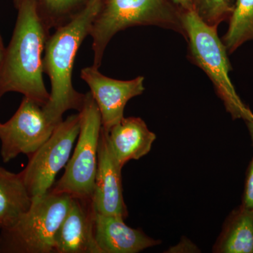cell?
Here are the masks:
<instances>
[{
  "instance_id": "6da1fadb",
  "label": "cell",
  "mask_w": 253,
  "mask_h": 253,
  "mask_svg": "<svg viewBox=\"0 0 253 253\" xmlns=\"http://www.w3.org/2000/svg\"><path fill=\"white\" fill-rule=\"evenodd\" d=\"M12 38L0 64V97L21 93L44 106L49 99L43 81L42 53L49 36L38 0H21Z\"/></svg>"
},
{
  "instance_id": "7a4b0ae2",
  "label": "cell",
  "mask_w": 253,
  "mask_h": 253,
  "mask_svg": "<svg viewBox=\"0 0 253 253\" xmlns=\"http://www.w3.org/2000/svg\"><path fill=\"white\" fill-rule=\"evenodd\" d=\"M102 0H89L86 6L66 24L49 36L42 57L43 71L49 76L51 90L42 109L51 122L58 125L69 110L83 109L85 94L74 89L72 75L75 59L82 43L89 36L91 23L99 12Z\"/></svg>"
},
{
  "instance_id": "3957f363",
  "label": "cell",
  "mask_w": 253,
  "mask_h": 253,
  "mask_svg": "<svg viewBox=\"0 0 253 253\" xmlns=\"http://www.w3.org/2000/svg\"><path fill=\"white\" fill-rule=\"evenodd\" d=\"M136 26H156L183 33L181 11L168 0H102L91 23L93 67L101 65L105 49L118 32Z\"/></svg>"
},
{
  "instance_id": "277c9868",
  "label": "cell",
  "mask_w": 253,
  "mask_h": 253,
  "mask_svg": "<svg viewBox=\"0 0 253 253\" xmlns=\"http://www.w3.org/2000/svg\"><path fill=\"white\" fill-rule=\"evenodd\" d=\"M183 34L189 42L191 59L207 74L233 119H246L251 110L233 85L227 50L217 34V26L204 22L194 10L181 11Z\"/></svg>"
},
{
  "instance_id": "5b68a950",
  "label": "cell",
  "mask_w": 253,
  "mask_h": 253,
  "mask_svg": "<svg viewBox=\"0 0 253 253\" xmlns=\"http://www.w3.org/2000/svg\"><path fill=\"white\" fill-rule=\"evenodd\" d=\"M71 199L69 195L51 191L33 199L29 211L1 230L0 253H54L55 237Z\"/></svg>"
},
{
  "instance_id": "8992f818",
  "label": "cell",
  "mask_w": 253,
  "mask_h": 253,
  "mask_svg": "<svg viewBox=\"0 0 253 253\" xmlns=\"http://www.w3.org/2000/svg\"><path fill=\"white\" fill-rule=\"evenodd\" d=\"M79 113L81 129L77 145L65 167L62 177L49 191L73 197L92 199L102 123L99 108L90 91L85 94L84 105Z\"/></svg>"
},
{
  "instance_id": "52a82bcc",
  "label": "cell",
  "mask_w": 253,
  "mask_h": 253,
  "mask_svg": "<svg viewBox=\"0 0 253 253\" xmlns=\"http://www.w3.org/2000/svg\"><path fill=\"white\" fill-rule=\"evenodd\" d=\"M81 129V115H71L55 128L49 139L33 154L21 172L32 199L45 195L55 177L66 167Z\"/></svg>"
},
{
  "instance_id": "ba28073f",
  "label": "cell",
  "mask_w": 253,
  "mask_h": 253,
  "mask_svg": "<svg viewBox=\"0 0 253 253\" xmlns=\"http://www.w3.org/2000/svg\"><path fill=\"white\" fill-rule=\"evenodd\" d=\"M57 125L48 119L42 106L24 96L7 122L0 123L1 156L4 163L19 154L30 156L50 137Z\"/></svg>"
},
{
  "instance_id": "9c48e42d",
  "label": "cell",
  "mask_w": 253,
  "mask_h": 253,
  "mask_svg": "<svg viewBox=\"0 0 253 253\" xmlns=\"http://www.w3.org/2000/svg\"><path fill=\"white\" fill-rule=\"evenodd\" d=\"M81 76L90 88L101 113L102 128L106 132L124 118L128 101L142 94L145 89L142 76L131 81H118L104 76L93 66L83 68Z\"/></svg>"
},
{
  "instance_id": "30bf717a",
  "label": "cell",
  "mask_w": 253,
  "mask_h": 253,
  "mask_svg": "<svg viewBox=\"0 0 253 253\" xmlns=\"http://www.w3.org/2000/svg\"><path fill=\"white\" fill-rule=\"evenodd\" d=\"M122 169L110 146L107 133L102 128L98 146L97 170L92 196L96 212L124 219L127 217L123 195Z\"/></svg>"
},
{
  "instance_id": "8fae6325",
  "label": "cell",
  "mask_w": 253,
  "mask_h": 253,
  "mask_svg": "<svg viewBox=\"0 0 253 253\" xmlns=\"http://www.w3.org/2000/svg\"><path fill=\"white\" fill-rule=\"evenodd\" d=\"M95 216L92 199L71 196L55 237L54 253H101L95 239Z\"/></svg>"
},
{
  "instance_id": "7c38bea8",
  "label": "cell",
  "mask_w": 253,
  "mask_h": 253,
  "mask_svg": "<svg viewBox=\"0 0 253 253\" xmlns=\"http://www.w3.org/2000/svg\"><path fill=\"white\" fill-rule=\"evenodd\" d=\"M124 219L96 212L95 239L101 253H137L161 244L141 229L126 225Z\"/></svg>"
},
{
  "instance_id": "4fadbf2b",
  "label": "cell",
  "mask_w": 253,
  "mask_h": 253,
  "mask_svg": "<svg viewBox=\"0 0 253 253\" xmlns=\"http://www.w3.org/2000/svg\"><path fill=\"white\" fill-rule=\"evenodd\" d=\"M106 133L110 146L122 168L128 161L149 154L156 139L140 118H123Z\"/></svg>"
},
{
  "instance_id": "5bb4252c",
  "label": "cell",
  "mask_w": 253,
  "mask_h": 253,
  "mask_svg": "<svg viewBox=\"0 0 253 253\" xmlns=\"http://www.w3.org/2000/svg\"><path fill=\"white\" fill-rule=\"evenodd\" d=\"M32 202L21 172H11L0 166V230L14 225L29 211Z\"/></svg>"
},
{
  "instance_id": "9a60e30c",
  "label": "cell",
  "mask_w": 253,
  "mask_h": 253,
  "mask_svg": "<svg viewBox=\"0 0 253 253\" xmlns=\"http://www.w3.org/2000/svg\"><path fill=\"white\" fill-rule=\"evenodd\" d=\"M214 253H253V211L242 206L226 218L213 246Z\"/></svg>"
},
{
  "instance_id": "2e32d148",
  "label": "cell",
  "mask_w": 253,
  "mask_h": 253,
  "mask_svg": "<svg viewBox=\"0 0 253 253\" xmlns=\"http://www.w3.org/2000/svg\"><path fill=\"white\" fill-rule=\"evenodd\" d=\"M222 42L229 54L248 41H253V0H236Z\"/></svg>"
},
{
  "instance_id": "e0dca14e",
  "label": "cell",
  "mask_w": 253,
  "mask_h": 253,
  "mask_svg": "<svg viewBox=\"0 0 253 253\" xmlns=\"http://www.w3.org/2000/svg\"><path fill=\"white\" fill-rule=\"evenodd\" d=\"M89 0H41L39 14L48 29L66 24L80 12L78 6L86 5ZM39 6H41V5Z\"/></svg>"
},
{
  "instance_id": "ac0fdd59",
  "label": "cell",
  "mask_w": 253,
  "mask_h": 253,
  "mask_svg": "<svg viewBox=\"0 0 253 253\" xmlns=\"http://www.w3.org/2000/svg\"><path fill=\"white\" fill-rule=\"evenodd\" d=\"M236 0H194V11L204 22L217 26L230 17Z\"/></svg>"
},
{
  "instance_id": "d6986e66",
  "label": "cell",
  "mask_w": 253,
  "mask_h": 253,
  "mask_svg": "<svg viewBox=\"0 0 253 253\" xmlns=\"http://www.w3.org/2000/svg\"><path fill=\"white\" fill-rule=\"evenodd\" d=\"M241 206L253 211V158L246 172Z\"/></svg>"
},
{
  "instance_id": "ffe728a7",
  "label": "cell",
  "mask_w": 253,
  "mask_h": 253,
  "mask_svg": "<svg viewBox=\"0 0 253 253\" xmlns=\"http://www.w3.org/2000/svg\"><path fill=\"white\" fill-rule=\"evenodd\" d=\"M197 246L189 239H182L179 244L168 250L169 253H196L200 252Z\"/></svg>"
},
{
  "instance_id": "44dd1931",
  "label": "cell",
  "mask_w": 253,
  "mask_h": 253,
  "mask_svg": "<svg viewBox=\"0 0 253 253\" xmlns=\"http://www.w3.org/2000/svg\"><path fill=\"white\" fill-rule=\"evenodd\" d=\"M180 11L194 10V0H170Z\"/></svg>"
},
{
  "instance_id": "7402d4cb",
  "label": "cell",
  "mask_w": 253,
  "mask_h": 253,
  "mask_svg": "<svg viewBox=\"0 0 253 253\" xmlns=\"http://www.w3.org/2000/svg\"><path fill=\"white\" fill-rule=\"evenodd\" d=\"M246 124H247L248 129H249L250 134H251V139H252L253 145V113H250L249 116L245 120Z\"/></svg>"
},
{
  "instance_id": "603a6c76",
  "label": "cell",
  "mask_w": 253,
  "mask_h": 253,
  "mask_svg": "<svg viewBox=\"0 0 253 253\" xmlns=\"http://www.w3.org/2000/svg\"><path fill=\"white\" fill-rule=\"evenodd\" d=\"M4 47H3L2 42H1V38H0V64H1V59H2L3 53H4Z\"/></svg>"
},
{
  "instance_id": "cb8c5ba5",
  "label": "cell",
  "mask_w": 253,
  "mask_h": 253,
  "mask_svg": "<svg viewBox=\"0 0 253 253\" xmlns=\"http://www.w3.org/2000/svg\"><path fill=\"white\" fill-rule=\"evenodd\" d=\"M21 0H14L15 4H16V8L18 7V5L21 3Z\"/></svg>"
}]
</instances>
